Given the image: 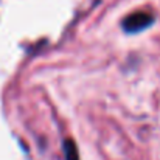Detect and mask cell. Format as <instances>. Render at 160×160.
<instances>
[{
    "mask_svg": "<svg viewBox=\"0 0 160 160\" xmlns=\"http://www.w3.org/2000/svg\"><path fill=\"white\" fill-rule=\"evenodd\" d=\"M62 149H64V157H65V160H79L78 148H76V145H75V142L72 138L64 140Z\"/></svg>",
    "mask_w": 160,
    "mask_h": 160,
    "instance_id": "obj_2",
    "label": "cell"
},
{
    "mask_svg": "<svg viewBox=\"0 0 160 160\" xmlns=\"http://www.w3.org/2000/svg\"><path fill=\"white\" fill-rule=\"evenodd\" d=\"M154 20H156L154 16L149 12H142V11L132 12L121 20V28L124 33L135 34V33H140V31H145L146 28H149L154 23Z\"/></svg>",
    "mask_w": 160,
    "mask_h": 160,
    "instance_id": "obj_1",
    "label": "cell"
}]
</instances>
